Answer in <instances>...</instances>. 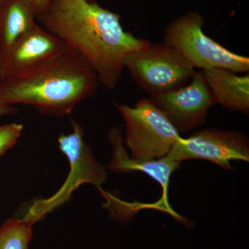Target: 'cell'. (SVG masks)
Instances as JSON below:
<instances>
[{
	"label": "cell",
	"instance_id": "cell-2",
	"mask_svg": "<svg viewBox=\"0 0 249 249\" xmlns=\"http://www.w3.org/2000/svg\"><path fill=\"white\" fill-rule=\"evenodd\" d=\"M98 85L93 67L70 49L51 61L0 80V103L29 105L41 114L62 118L93 96Z\"/></svg>",
	"mask_w": 249,
	"mask_h": 249
},
{
	"label": "cell",
	"instance_id": "cell-12",
	"mask_svg": "<svg viewBox=\"0 0 249 249\" xmlns=\"http://www.w3.org/2000/svg\"><path fill=\"white\" fill-rule=\"evenodd\" d=\"M30 0H0V52L36 24Z\"/></svg>",
	"mask_w": 249,
	"mask_h": 249
},
{
	"label": "cell",
	"instance_id": "cell-17",
	"mask_svg": "<svg viewBox=\"0 0 249 249\" xmlns=\"http://www.w3.org/2000/svg\"><path fill=\"white\" fill-rule=\"evenodd\" d=\"M88 1H94V0H86Z\"/></svg>",
	"mask_w": 249,
	"mask_h": 249
},
{
	"label": "cell",
	"instance_id": "cell-15",
	"mask_svg": "<svg viewBox=\"0 0 249 249\" xmlns=\"http://www.w3.org/2000/svg\"><path fill=\"white\" fill-rule=\"evenodd\" d=\"M35 9L36 17L42 14L48 7L50 0H30Z\"/></svg>",
	"mask_w": 249,
	"mask_h": 249
},
{
	"label": "cell",
	"instance_id": "cell-16",
	"mask_svg": "<svg viewBox=\"0 0 249 249\" xmlns=\"http://www.w3.org/2000/svg\"><path fill=\"white\" fill-rule=\"evenodd\" d=\"M18 111V108L11 105L3 104L0 103V117L3 116L11 115L16 114Z\"/></svg>",
	"mask_w": 249,
	"mask_h": 249
},
{
	"label": "cell",
	"instance_id": "cell-11",
	"mask_svg": "<svg viewBox=\"0 0 249 249\" xmlns=\"http://www.w3.org/2000/svg\"><path fill=\"white\" fill-rule=\"evenodd\" d=\"M202 72L216 104L219 103L229 110L249 112V74L240 76L222 68L207 69Z\"/></svg>",
	"mask_w": 249,
	"mask_h": 249
},
{
	"label": "cell",
	"instance_id": "cell-5",
	"mask_svg": "<svg viewBox=\"0 0 249 249\" xmlns=\"http://www.w3.org/2000/svg\"><path fill=\"white\" fill-rule=\"evenodd\" d=\"M124 67L134 81L150 95L177 89L189 83L195 67L173 47L150 44L126 55Z\"/></svg>",
	"mask_w": 249,
	"mask_h": 249
},
{
	"label": "cell",
	"instance_id": "cell-7",
	"mask_svg": "<svg viewBox=\"0 0 249 249\" xmlns=\"http://www.w3.org/2000/svg\"><path fill=\"white\" fill-rule=\"evenodd\" d=\"M150 99L180 132H187L206 120L216 104L202 71L196 72L189 83L165 92L150 95Z\"/></svg>",
	"mask_w": 249,
	"mask_h": 249
},
{
	"label": "cell",
	"instance_id": "cell-13",
	"mask_svg": "<svg viewBox=\"0 0 249 249\" xmlns=\"http://www.w3.org/2000/svg\"><path fill=\"white\" fill-rule=\"evenodd\" d=\"M35 217L28 211L22 217L10 218L0 227V249H29Z\"/></svg>",
	"mask_w": 249,
	"mask_h": 249
},
{
	"label": "cell",
	"instance_id": "cell-9",
	"mask_svg": "<svg viewBox=\"0 0 249 249\" xmlns=\"http://www.w3.org/2000/svg\"><path fill=\"white\" fill-rule=\"evenodd\" d=\"M70 49L65 41L36 23L0 52V80L51 61Z\"/></svg>",
	"mask_w": 249,
	"mask_h": 249
},
{
	"label": "cell",
	"instance_id": "cell-8",
	"mask_svg": "<svg viewBox=\"0 0 249 249\" xmlns=\"http://www.w3.org/2000/svg\"><path fill=\"white\" fill-rule=\"evenodd\" d=\"M73 132L61 134L58 137L59 148L70 160L71 172L66 182L52 199L38 201L40 209L46 214L52 208L66 200L73 190L83 183H89L100 188L107 178L103 165L98 163L84 139V130L80 124L72 121Z\"/></svg>",
	"mask_w": 249,
	"mask_h": 249
},
{
	"label": "cell",
	"instance_id": "cell-3",
	"mask_svg": "<svg viewBox=\"0 0 249 249\" xmlns=\"http://www.w3.org/2000/svg\"><path fill=\"white\" fill-rule=\"evenodd\" d=\"M126 124L124 142L134 161H148L168 156L180 138L179 132L150 98H142L133 107L115 103Z\"/></svg>",
	"mask_w": 249,
	"mask_h": 249
},
{
	"label": "cell",
	"instance_id": "cell-14",
	"mask_svg": "<svg viewBox=\"0 0 249 249\" xmlns=\"http://www.w3.org/2000/svg\"><path fill=\"white\" fill-rule=\"evenodd\" d=\"M23 129L22 124L16 123L0 125V157L17 143Z\"/></svg>",
	"mask_w": 249,
	"mask_h": 249
},
{
	"label": "cell",
	"instance_id": "cell-1",
	"mask_svg": "<svg viewBox=\"0 0 249 249\" xmlns=\"http://www.w3.org/2000/svg\"><path fill=\"white\" fill-rule=\"evenodd\" d=\"M36 20L83 55L99 83L109 89H114L120 80L126 55L151 44L124 31L120 15L95 1L50 0Z\"/></svg>",
	"mask_w": 249,
	"mask_h": 249
},
{
	"label": "cell",
	"instance_id": "cell-10",
	"mask_svg": "<svg viewBox=\"0 0 249 249\" xmlns=\"http://www.w3.org/2000/svg\"><path fill=\"white\" fill-rule=\"evenodd\" d=\"M109 139L113 147V158L109 163V168L117 173L139 171L146 174L161 186L165 197L170 176L179 167V162L171 160L168 156L148 161L131 160L124 147L121 130L117 127L111 129Z\"/></svg>",
	"mask_w": 249,
	"mask_h": 249
},
{
	"label": "cell",
	"instance_id": "cell-4",
	"mask_svg": "<svg viewBox=\"0 0 249 249\" xmlns=\"http://www.w3.org/2000/svg\"><path fill=\"white\" fill-rule=\"evenodd\" d=\"M204 22L199 13L190 11L170 23L165 29L163 42L176 49L195 68L249 72V58L231 52L205 35Z\"/></svg>",
	"mask_w": 249,
	"mask_h": 249
},
{
	"label": "cell",
	"instance_id": "cell-6",
	"mask_svg": "<svg viewBox=\"0 0 249 249\" xmlns=\"http://www.w3.org/2000/svg\"><path fill=\"white\" fill-rule=\"evenodd\" d=\"M168 157L175 161L203 160L231 170L232 160L249 161V139L237 131L206 129L188 138L180 137Z\"/></svg>",
	"mask_w": 249,
	"mask_h": 249
}]
</instances>
